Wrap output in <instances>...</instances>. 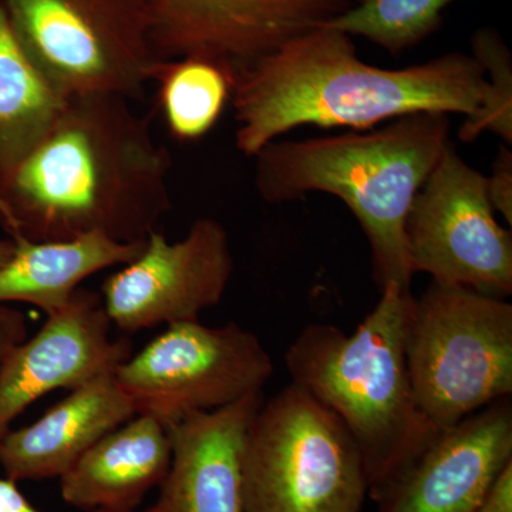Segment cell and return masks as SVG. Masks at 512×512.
Wrapping results in <instances>:
<instances>
[{
    "mask_svg": "<svg viewBox=\"0 0 512 512\" xmlns=\"http://www.w3.org/2000/svg\"><path fill=\"white\" fill-rule=\"evenodd\" d=\"M171 157L131 101L70 97L57 119L0 183L9 238L64 242L100 234L140 244L173 208Z\"/></svg>",
    "mask_w": 512,
    "mask_h": 512,
    "instance_id": "1",
    "label": "cell"
},
{
    "mask_svg": "<svg viewBox=\"0 0 512 512\" xmlns=\"http://www.w3.org/2000/svg\"><path fill=\"white\" fill-rule=\"evenodd\" d=\"M485 86L473 55L451 52L384 69L357 56L352 36L319 26L235 72V146L254 157L298 127L363 131L421 111L468 119Z\"/></svg>",
    "mask_w": 512,
    "mask_h": 512,
    "instance_id": "2",
    "label": "cell"
},
{
    "mask_svg": "<svg viewBox=\"0 0 512 512\" xmlns=\"http://www.w3.org/2000/svg\"><path fill=\"white\" fill-rule=\"evenodd\" d=\"M450 143V116L434 111L399 117L376 130L275 140L252 157L255 188L269 204L302 200L312 192L339 198L369 241L379 289H410L407 215Z\"/></svg>",
    "mask_w": 512,
    "mask_h": 512,
    "instance_id": "3",
    "label": "cell"
},
{
    "mask_svg": "<svg viewBox=\"0 0 512 512\" xmlns=\"http://www.w3.org/2000/svg\"><path fill=\"white\" fill-rule=\"evenodd\" d=\"M413 299L410 289L383 286L355 332L313 323L285 355L291 383L335 414L355 440L375 500L440 431L421 414L410 382L406 339Z\"/></svg>",
    "mask_w": 512,
    "mask_h": 512,
    "instance_id": "4",
    "label": "cell"
},
{
    "mask_svg": "<svg viewBox=\"0 0 512 512\" xmlns=\"http://www.w3.org/2000/svg\"><path fill=\"white\" fill-rule=\"evenodd\" d=\"M414 400L437 430L512 394V305L431 281L414 296L406 339Z\"/></svg>",
    "mask_w": 512,
    "mask_h": 512,
    "instance_id": "5",
    "label": "cell"
},
{
    "mask_svg": "<svg viewBox=\"0 0 512 512\" xmlns=\"http://www.w3.org/2000/svg\"><path fill=\"white\" fill-rule=\"evenodd\" d=\"M365 461L342 421L291 383L261 404L244 448L245 512H360Z\"/></svg>",
    "mask_w": 512,
    "mask_h": 512,
    "instance_id": "6",
    "label": "cell"
},
{
    "mask_svg": "<svg viewBox=\"0 0 512 512\" xmlns=\"http://www.w3.org/2000/svg\"><path fill=\"white\" fill-rule=\"evenodd\" d=\"M30 59L67 99L144 96L158 59L138 0H2Z\"/></svg>",
    "mask_w": 512,
    "mask_h": 512,
    "instance_id": "7",
    "label": "cell"
},
{
    "mask_svg": "<svg viewBox=\"0 0 512 512\" xmlns=\"http://www.w3.org/2000/svg\"><path fill=\"white\" fill-rule=\"evenodd\" d=\"M274 362L261 340L238 323H173L114 369L137 414L173 426L262 393Z\"/></svg>",
    "mask_w": 512,
    "mask_h": 512,
    "instance_id": "8",
    "label": "cell"
},
{
    "mask_svg": "<svg viewBox=\"0 0 512 512\" xmlns=\"http://www.w3.org/2000/svg\"><path fill=\"white\" fill-rule=\"evenodd\" d=\"M413 275L441 285L463 286L495 298L512 293V235L495 220L487 177L448 144L406 221Z\"/></svg>",
    "mask_w": 512,
    "mask_h": 512,
    "instance_id": "9",
    "label": "cell"
},
{
    "mask_svg": "<svg viewBox=\"0 0 512 512\" xmlns=\"http://www.w3.org/2000/svg\"><path fill=\"white\" fill-rule=\"evenodd\" d=\"M234 266L227 229L198 218L180 241L151 232L140 254L104 279L101 303L111 325L128 335L192 322L221 302Z\"/></svg>",
    "mask_w": 512,
    "mask_h": 512,
    "instance_id": "10",
    "label": "cell"
},
{
    "mask_svg": "<svg viewBox=\"0 0 512 512\" xmlns=\"http://www.w3.org/2000/svg\"><path fill=\"white\" fill-rule=\"evenodd\" d=\"M158 59L205 56L241 67L325 25L353 0H138Z\"/></svg>",
    "mask_w": 512,
    "mask_h": 512,
    "instance_id": "11",
    "label": "cell"
},
{
    "mask_svg": "<svg viewBox=\"0 0 512 512\" xmlns=\"http://www.w3.org/2000/svg\"><path fill=\"white\" fill-rule=\"evenodd\" d=\"M46 318L39 332L0 365V441L13 421L46 394L114 372L133 353L130 340L111 336L113 325L97 293L79 289Z\"/></svg>",
    "mask_w": 512,
    "mask_h": 512,
    "instance_id": "12",
    "label": "cell"
},
{
    "mask_svg": "<svg viewBox=\"0 0 512 512\" xmlns=\"http://www.w3.org/2000/svg\"><path fill=\"white\" fill-rule=\"evenodd\" d=\"M510 463L508 397L440 430L376 498L379 512H476Z\"/></svg>",
    "mask_w": 512,
    "mask_h": 512,
    "instance_id": "13",
    "label": "cell"
},
{
    "mask_svg": "<svg viewBox=\"0 0 512 512\" xmlns=\"http://www.w3.org/2000/svg\"><path fill=\"white\" fill-rule=\"evenodd\" d=\"M264 394L167 427L171 464L146 512H245L244 448Z\"/></svg>",
    "mask_w": 512,
    "mask_h": 512,
    "instance_id": "14",
    "label": "cell"
},
{
    "mask_svg": "<svg viewBox=\"0 0 512 512\" xmlns=\"http://www.w3.org/2000/svg\"><path fill=\"white\" fill-rule=\"evenodd\" d=\"M114 372L74 387L35 423L10 430L0 441L6 478L40 481L63 477L104 436L136 416Z\"/></svg>",
    "mask_w": 512,
    "mask_h": 512,
    "instance_id": "15",
    "label": "cell"
},
{
    "mask_svg": "<svg viewBox=\"0 0 512 512\" xmlns=\"http://www.w3.org/2000/svg\"><path fill=\"white\" fill-rule=\"evenodd\" d=\"M170 464L167 427L136 414L60 477V495L70 507L86 512L137 511L146 495L163 483Z\"/></svg>",
    "mask_w": 512,
    "mask_h": 512,
    "instance_id": "16",
    "label": "cell"
},
{
    "mask_svg": "<svg viewBox=\"0 0 512 512\" xmlns=\"http://www.w3.org/2000/svg\"><path fill=\"white\" fill-rule=\"evenodd\" d=\"M13 241L15 254L0 266V305L28 303L46 316L72 301L90 276L133 261L146 242L123 244L100 234L64 242Z\"/></svg>",
    "mask_w": 512,
    "mask_h": 512,
    "instance_id": "17",
    "label": "cell"
},
{
    "mask_svg": "<svg viewBox=\"0 0 512 512\" xmlns=\"http://www.w3.org/2000/svg\"><path fill=\"white\" fill-rule=\"evenodd\" d=\"M67 100L30 59L0 0V183L45 136Z\"/></svg>",
    "mask_w": 512,
    "mask_h": 512,
    "instance_id": "18",
    "label": "cell"
},
{
    "mask_svg": "<svg viewBox=\"0 0 512 512\" xmlns=\"http://www.w3.org/2000/svg\"><path fill=\"white\" fill-rule=\"evenodd\" d=\"M151 82L170 136L194 143L214 130L231 103L235 70L205 56L160 60Z\"/></svg>",
    "mask_w": 512,
    "mask_h": 512,
    "instance_id": "19",
    "label": "cell"
},
{
    "mask_svg": "<svg viewBox=\"0 0 512 512\" xmlns=\"http://www.w3.org/2000/svg\"><path fill=\"white\" fill-rule=\"evenodd\" d=\"M454 0H353L326 28L369 42L399 56L437 32Z\"/></svg>",
    "mask_w": 512,
    "mask_h": 512,
    "instance_id": "20",
    "label": "cell"
},
{
    "mask_svg": "<svg viewBox=\"0 0 512 512\" xmlns=\"http://www.w3.org/2000/svg\"><path fill=\"white\" fill-rule=\"evenodd\" d=\"M471 55L484 70L487 86L474 116L464 120L458 138L471 143L485 131L512 146V55L494 28H481L471 39Z\"/></svg>",
    "mask_w": 512,
    "mask_h": 512,
    "instance_id": "21",
    "label": "cell"
},
{
    "mask_svg": "<svg viewBox=\"0 0 512 512\" xmlns=\"http://www.w3.org/2000/svg\"><path fill=\"white\" fill-rule=\"evenodd\" d=\"M487 195L491 207L503 215L512 227V153L511 147L501 146L494 158L493 170L487 177Z\"/></svg>",
    "mask_w": 512,
    "mask_h": 512,
    "instance_id": "22",
    "label": "cell"
},
{
    "mask_svg": "<svg viewBox=\"0 0 512 512\" xmlns=\"http://www.w3.org/2000/svg\"><path fill=\"white\" fill-rule=\"evenodd\" d=\"M28 315L10 305H0V365L23 340L28 339Z\"/></svg>",
    "mask_w": 512,
    "mask_h": 512,
    "instance_id": "23",
    "label": "cell"
},
{
    "mask_svg": "<svg viewBox=\"0 0 512 512\" xmlns=\"http://www.w3.org/2000/svg\"><path fill=\"white\" fill-rule=\"evenodd\" d=\"M476 512H512V463L495 478Z\"/></svg>",
    "mask_w": 512,
    "mask_h": 512,
    "instance_id": "24",
    "label": "cell"
},
{
    "mask_svg": "<svg viewBox=\"0 0 512 512\" xmlns=\"http://www.w3.org/2000/svg\"><path fill=\"white\" fill-rule=\"evenodd\" d=\"M0 512H43L37 510L19 490L18 483L9 478H0ZM110 512V511H93ZM138 512V511H133ZM146 512V511H144Z\"/></svg>",
    "mask_w": 512,
    "mask_h": 512,
    "instance_id": "25",
    "label": "cell"
},
{
    "mask_svg": "<svg viewBox=\"0 0 512 512\" xmlns=\"http://www.w3.org/2000/svg\"><path fill=\"white\" fill-rule=\"evenodd\" d=\"M16 251V244L12 238L0 239V266L6 264Z\"/></svg>",
    "mask_w": 512,
    "mask_h": 512,
    "instance_id": "26",
    "label": "cell"
}]
</instances>
